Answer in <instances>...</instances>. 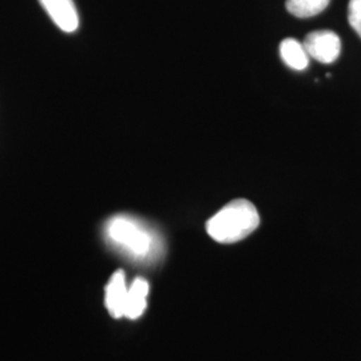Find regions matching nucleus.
<instances>
[{"instance_id": "nucleus-3", "label": "nucleus", "mask_w": 361, "mask_h": 361, "mask_svg": "<svg viewBox=\"0 0 361 361\" xmlns=\"http://www.w3.org/2000/svg\"><path fill=\"white\" fill-rule=\"evenodd\" d=\"M304 47L310 58H313L322 63H334L341 51V40L334 31H314L307 35L304 40Z\"/></svg>"}, {"instance_id": "nucleus-8", "label": "nucleus", "mask_w": 361, "mask_h": 361, "mask_svg": "<svg viewBox=\"0 0 361 361\" xmlns=\"http://www.w3.org/2000/svg\"><path fill=\"white\" fill-rule=\"evenodd\" d=\"M331 0H286V10L297 18L316 16L328 7Z\"/></svg>"}, {"instance_id": "nucleus-6", "label": "nucleus", "mask_w": 361, "mask_h": 361, "mask_svg": "<svg viewBox=\"0 0 361 361\" xmlns=\"http://www.w3.org/2000/svg\"><path fill=\"white\" fill-rule=\"evenodd\" d=\"M149 290H150V285L142 277H137L131 283L128 292L125 317H128L130 320H135L140 316H142L147 305Z\"/></svg>"}, {"instance_id": "nucleus-4", "label": "nucleus", "mask_w": 361, "mask_h": 361, "mask_svg": "<svg viewBox=\"0 0 361 361\" xmlns=\"http://www.w3.org/2000/svg\"><path fill=\"white\" fill-rule=\"evenodd\" d=\"M52 22L65 32H74L79 27V15L73 0H39Z\"/></svg>"}, {"instance_id": "nucleus-7", "label": "nucleus", "mask_w": 361, "mask_h": 361, "mask_svg": "<svg viewBox=\"0 0 361 361\" xmlns=\"http://www.w3.org/2000/svg\"><path fill=\"white\" fill-rule=\"evenodd\" d=\"M280 55L285 65L296 71H302L310 65V55L304 44L293 38H286L280 44Z\"/></svg>"}, {"instance_id": "nucleus-9", "label": "nucleus", "mask_w": 361, "mask_h": 361, "mask_svg": "<svg viewBox=\"0 0 361 361\" xmlns=\"http://www.w3.org/2000/svg\"><path fill=\"white\" fill-rule=\"evenodd\" d=\"M348 22L361 38V0H349Z\"/></svg>"}, {"instance_id": "nucleus-2", "label": "nucleus", "mask_w": 361, "mask_h": 361, "mask_svg": "<svg viewBox=\"0 0 361 361\" xmlns=\"http://www.w3.org/2000/svg\"><path fill=\"white\" fill-rule=\"evenodd\" d=\"M259 225L256 207L247 200H234L207 222V232L219 244H234L255 232Z\"/></svg>"}, {"instance_id": "nucleus-1", "label": "nucleus", "mask_w": 361, "mask_h": 361, "mask_svg": "<svg viewBox=\"0 0 361 361\" xmlns=\"http://www.w3.org/2000/svg\"><path fill=\"white\" fill-rule=\"evenodd\" d=\"M106 243L135 264H153L165 253L161 234L152 225L130 214H116L104 222Z\"/></svg>"}, {"instance_id": "nucleus-5", "label": "nucleus", "mask_w": 361, "mask_h": 361, "mask_svg": "<svg viewBox=\"0 0 361 361\" xmlns=\"http://www.w3.org/2000/svg\"><path fill=\"white\" fill-rule=\"evenodd\" d=\"M128 292H129V286L126 285L125 271H116L106 285V296H104L106 308L113 317L116 319L125 317Z\"/></svg>"}]
</instances>
